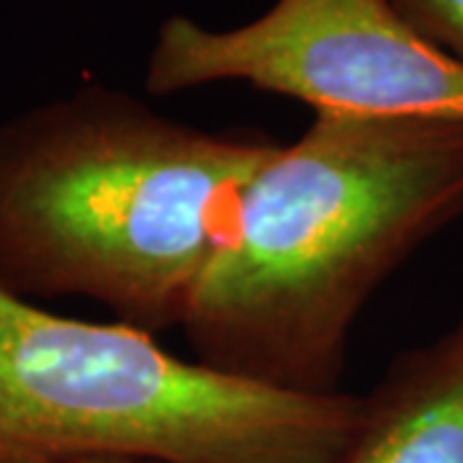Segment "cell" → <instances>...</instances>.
Wrapping results in <instances>:
<instances>
[{
    "mask_svg": "<svg viewBox=\"0 0 463 463\" xmlns=\"http://www.w3.org/2000/svg\"><path fill=\"white\" fill-rule=\"evenodd\" d=\"M458 216L461 121L315 114L245 185L185 340L232 379L335 394L365 301Z\"/></svg>",
    "mask_w": 463,
    "mask_h": 463,
    "instance_id": "obj_1",
    "label": "cell"
},
{
    "mask_svg": "<svg viewBox=\"0 0 463 463\" xmlns=\"http://www.w3.org/2000/svg\"><path fill=\"white\" fill-rule=\"evenodd\" d=\"M279 142L209 132L88 83L0 121V288L181 327L240 196Z\"/></svg>",
    "mask_w": 463,
    "mask_h": 463,
    "instance_id": "obj_2",
    "label": "cell"
},
{
    "mask_svg": "<svg viewBox=\"0 0 463 463\" xmlns=\"http://www.w3.org/2000/svg\"><path fill=\"white\" fill-rule=\"evenodd\" d=\"M365 394H297L183 361L121 322L0 288V461L343 463Z\"/></svg>",
    "mask_w": 463,
    "mask_h": 463,
    "instance_id": "obj_3",
    "label": "cell"
},
{
    "mask_svg": "<svg viewBox=\"0 0 463 463\" xmlns=\"http://www.w3.org/2000/svg\"><path fill=\"white\" fill-rule=\"evenodd\" d=\"M214 83H248L315 114L463 124V65L422 39L389 0H276L232 29L165 18L145 88L170 96Z\"/></svg>",
    "mask_w": 463,
    "mask_h": 463,
    "instance_id": "obj_4",
    "label": "cell"
},
{
    "mask_svg": "<svg viewBox=\"0 0 463 463\" xmlns=\"http://www.w3.org/2000/svg\"><path fill=\"white\" fill-rule=\"evenodd\" d=\"M343 463H463V319L430 345L402 353L365 394Z\"/></svg>",
    "mask_w": 463,
    "mask_h": 463,
    "instance_id": "obj_5",
    "label": "cell"
},
{
    "mask_svg": "<svg viewBox=\"0 0 463 463\" xmlns=\"http://www.w3.org/2000/svg\"><path fill=\"white\" fill-rule=\"evenodd\" d=\"M432 47L463 65V0H389Z\"/></svg>",
    "mask_w": 463,
    "mask_h": 463,
    "instance_id": "obj_6",
    "label": "cell"
},
{
    "mask_svg": "<svg viewBox=\"0 0 463 463\" xmlns=\"http://www.w3.org/2000/svg\"><path fill=\"white\" fill-rule=\"evenodd\" d=\"M0 463H147L132 461V458H103V456H70V458H18V461Z\"/></svg>",
    "mask_w": 463,
    "mask_h": 463,
    "instance_id": "obj_7",
    "label": "cell"
}]
</instances>
